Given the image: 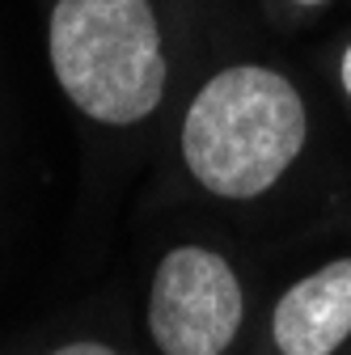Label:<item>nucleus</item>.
Wrapping results in <instances>:
<instances>
[{"label":"nucleus","instance_id":"obj_2","mask_svg":"<svg viewBox=\"0 0 351 355\" xmlns=\"http://www.w3.org/2000/svg\"><path fill=\"white\" fill-rule=\"evenodd\" d=\"M51 68L64 94L98 123H140L165 94V51L148 0H60Z\"/></svg>","mask_w":351,"mask_h":355},{"label":"nucleus","instance_id":"obj_4","mask_svg":"<svg viewBox=\"0 0 351 355\" xmlns=\"http://www.w3.org/2000/svg\"><path fill=\"white\" fill-rule=\"evenodd\" d=\"M280 355H334L351 338V258L292 284L271 318Z\"/></svg>","mask_w":351,"mask_h":355},{"label":"nucleus","instance_id":"obj_5","mask_svg":"<svg viewBox=\"0 0 351 355\" xmlns=\"http://www.w3.org/2000/svg\"><path fill=\"white\" fill-rule=\"evenodd\" d=\"M51 355H119V351L114 347H102V343H68V347H60Z\"/></svg>","mask_w":351,"mask_h":355},{"label":"nucleus","instance_id":"obj_1","mask_svg":"<svg viewBox=\"0 0 351 355\" xmlns=\"http://www.w3.org/2000/svg\"><path fill=\"white\" fill-rule=\"evenodd\" d=\"M305 148V102L271 68L216 72L187 110L182 157L199 187L221 199H254L275 187Z\"/></svg>","mask_w":351,"mask_h":355},{"label":"nucleus","instance_id":"obj_6","mask_svg":"<svg viewBox=\"0 0 351 355\" xmlns=\"http://www.w3.org/2000/svg\"><path fill=\"white\" fill-rule=\"evenodd\" d=\"M339 76H343V89H347V98H351V42H347V51H343V64H339Z\"/></svg>","mask_w":351,"mask_h":355},{"label":"nucleus","instance_id":"obj_3","mask_svg":"<svg viewBox=\"0 0 351 355\" xmlns=\"http://www.w3.org/2000/svg\"><path fill=\"white\" fill-rule=\"evenodd\" d=\"M241 326V284L203 245H178L157 262L148 330L161 355H221Z\"/></svg>","mask_w":351,"mask_h":355},{"label":"nucleus","instance_id":"obj_7","mask_svg":"<svg viewBox=\"0 0 351 355\" xmlns=\"http://www.w3.org/2000/svg\"><path fill=\"white\" fill-rule=\"evenodd\" d=\"M300 5H318V0H300Z\"/></svg>","mask_w":351,"mask_h":355}]
</instances>
